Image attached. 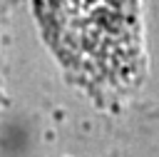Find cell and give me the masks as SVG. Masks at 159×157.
<instances>
[{
	"label": "cell",
	"mask_w": 159,
	"mask_h": 157,
	"mask_svg": "<svg viewBox=\"0 0 159 157\" xmlns=\"http://www.w3.org/2000/svg\"><path fill=\"white\" fill-rule=\"evenodd\" d=\"M45 37L70 80L99 102L119 100L144 72L139 0H35Z\"/></svg>",
	"instance_id": "1"
}]
</instances>
